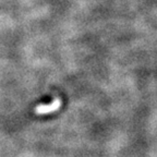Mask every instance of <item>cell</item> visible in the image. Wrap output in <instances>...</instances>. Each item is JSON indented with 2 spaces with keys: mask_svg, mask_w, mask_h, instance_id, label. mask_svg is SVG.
Segmentation results:
<instances>
[{
  "mask_svg": "<svg viewBox=\"0 0 157 157\" xmlns=\"http://www.w3.org/2000/svg\"><path fill=\"white\" fill-rule=\"evenodd\" d=\"M61 105H62L61 99L60 98H56L54 101L46 104V105H44V104L38 105L35 108V113H36V115H47V113L57 111L59 108L61 107Z\"/></svg>",
  "mask_w": 157,
  "mask_h": 157,
  "instance_id": "cell-1",
  "label": "cell"
}]
</instances>
